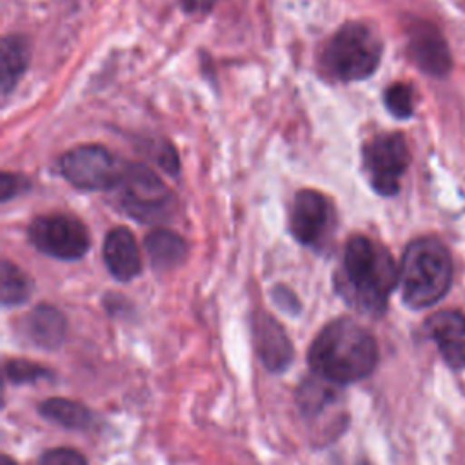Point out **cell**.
<instances>
[{"instance_id": "5b68a950", "label": "cell", "mask_w": 465, "mask_h": 465, "mask_svg": "<svg viewBox=\"0 0 465 465\" xmlns=\"http://www.w3.org/2000/svg\"><path fill=\"white\" fill-rule=\"evenodd\" d=\"M111 191L114 193V203L140 222H162L173 211L171 191L151 169L138 163L122 167Z\"/></svg>"}, {"instance_id": "4316f807", "label": "cell", "mask_w": 465, "mask_h": 465, "mask_svg": "<svg viewBox=\"0 0 465 465\" xmlns=\"http://www.w3.org/2000/svg\"><path fill=\"white\" fill-rule=\"evenodd\" d=\"M358 465H372V463H371V461H367V460H361Z\"/></svg>"}, {"instance_id": "ba28073f", "label": "cell", "mask_w": 465, "mask_h": 465, "mask_svg": "<svg viewBox=\"0 0 465 465\" xmlns=\"http://www.w3.org/2000/svg\"><path fill=\"white\" fill-rule=\"evenodd\" d=\"M58 165L62 176L84 191L113 189L122 173L116 158L105 147L94 143L69 149L62 154Z\"/></svg>"}, {"instance_id": "e0dca14e", "label": "cell", "mask_w": 465, "mask_h": 465, "mask_svg": "<svg viewBox=\"0 0 465 465\" xmlns=\"http://www.w3.org/2000/svg\"><path fill=\"white\" fill-rule=\"evenodd\" d=\"M29 62V47L25 38L9 35L2 40V93L9 94Z\"/></svg>"}, {"instance_id": "9c48e42d", "label": "cell", "mask_w": 465, "mask_h": 465, "mask_svg": "<svg viewBox=\"0 0 465 465\" xmlns=\"http://www.w3.org/2000/svg\"><path fill=\"white\" fill-rule=\"evenodd\" d=\"M289 223L292 236L300 243L318 247L332 225V209L329 200L312 189L300 191L292 200Z\"/></svg>"}, {"instance_id": "5bb4252c", "label": "cell", "mask_w": 465, "mask_h": 465, "mask_svg": "<svg viewBox=\"0 0 465 465\" xmlns=\"http://www.w3.org/2000/svg\"><path fill=\"white\" fill-rule=\"evenodd\" d=\"M22 329L31 343L53 351L62 345L67 323L64 314L56 307L40 303L29 314L24 316Z\"/></svg>"}, {"instance_id": "7c38bea8", "label": "cell", "mask_w": 465, "mask_h": 465, "mask_svg": "<svg viewBox=\"0 0 465 465\" xmlns=\"http://www.w3.org/2000/svg\"><path fill=\"white\" fill-rule=\"evenodd\" d=\"M252 338L256 352L267 371L282 372L289 367L294 358L292 343L283 327L271 314L260 311L252 316Z\"/></svg>"}, {"instance_id": "2e32d148", "label": "cell", "mask_w": 465, "mask_h": 465, "mask_svg": "<svg viewBox=\"0 0 465 465\" xmlns=\"http://www.w3.org/2000/svg\"><path fill=\"white\" fill-rule=\"evenodd\" d=\"M38 412L67 429H87L93 423V414L87 407L67 398H49L40 401Z\"/></svg>"}, {"instance_id": "ac0fdd59", "label": "cell", "mask_w": 465, "mask_h": 465, "mask_svg": "<svg viewBox=\"0 0 465 465\" xmlns=\"http://www.w3.org/2000/svg\"><path fill=\"white\" fill-rule=\"evenodd\" d=\"M336 387L338 385L329 383L318 378L316 374L314 378L303 380L296 394L300 411L305 416H318L320 412H323L325 407H329L336 400Z\"/></svg>"}, {"instance_id": "8992f818", "label": "cell", "mask_w": 465, "mask_h": 465, "mask_svg": "<svg viewBox=\"0 0 465 465\" xmlns=\"http://www.w3.org/2000/svg\"><path fill=\"white\" fill-rule=\"evenodd\" d=\"M411 162L409 147L400 133H385L363 145V167L369 182L381 196H394Z\"/></svg>"}, {"instance_id": "9a60e30c", "label": "cell", "mask_w": 465, "mask_h": 465, "mask_svg": "<svg viewBox=\"0 0 465 465\" xmlns=\"http://www.w3.org/2000/svg\"><path fill=\"white\" fill-rule=\"evenodd\" d=\"M145 251L149 254L151 265L156 271L174 269L183 262L187 245L185 242L169 229H154L145 236Z\"/></svg>"}, {"instance_id": "8fae6325", "label": "cell", "mask_w": 465, "mask_h": 465, "mask_svg": "<svg viewBox=\"0 0 465 465\" xmlns=\"http://www.w3.org/2000/svg\"><path fill=\"white\" fill-rule=\"evenodd\" d=\"M425 332L449 367H465V316L460 311L443 309L430 314L425 320Z\"/></svg>"}, {"instance_id": "277c9868", "label": "cell", "mask_w": 465, "mask_h": 465, "mask_svg": "<svg viewBox=\"0 0 465 465\" xmlns=\"http://www.w3.org/2000/svg\"><path fill=\"white\" fill-rule=\"evenodd\" d=\"M378 33L363 22H347L320 53L322 73L336 82H356L371 76L381 58Z\"/></svg>"}, {"instance_id": "3957f363", "label": "cell", "mask_w": 465, "mask_h": 465, "mask_svg": "<svg viewBox=\"0 0 465 465\" xmlns=\"http://www.w3.org/2000/svg\"><path fill=\"white\" fill-rule=\"evenodd\" d=\"M452 282V258L447 245L423 236L412 240L398 267V285L401 300L411 309H425L440 302Z\"/></svg>"}, {"instance_id": "ffe728a7", "label": "cell", "mask_w": 465, "mask_h": 465, "mask_svg": "<svg viewBox=\"0 0 465 465\" xmlns=\"http://www.w3.org/2000/svg\"><path fill=\"white\" fill-rule=\"evenodd\" d=\"M383 102L396 118H409L414 111L412 89L403 82H396L385 89Z\"/></svg>"}, {"instance_id": "52a82bcc", "label": "cell", "mask_w": 465, "mask_h": 465, "mask_svg": "<svg viewBox=\"0 0 465 465\" xmlns=\"http://www.w3.org/2000/svg\"><path fill=\"white\" fill-rule=\"evenodd\" d=\"M27 234L40 252L58 260H78L89 249L87 229L69 214H42L31 222Z\"/></svg>"}, {"instance_id": "cb8c5ba5", "label": "cell", "mask_w": 465, "mask_h": 465, "mask_svg": "<svg viewBox=\"0 0 465 465\" xmlns=\"http://www.w3.org/2000/svg\"><path fill=\"white\" fill-rule=\"evenodd\" d=\"M274 292H278L280 296H283V300H276L280 307H283L287 312H298L300 311V303L296 302V298L292 296V292L289 289H283V287H278L274 289Z\"/></svg>"}, {"instance_id": "484cf974", "label": "cell", "mask_w": 465, "mask_h": 465, "mask_svg": "<svg viewBox=\"0 0 465 465\" xmlns=\"http://www.w3.org/2000/svg\"><path fill=\"white\" fill-rule=\"evenodd\" d=\"M0 465H16V461H15V460H11L7 454H2V458H0Z\"/></svg>"}, {"instance_id": "6da1fadb", "label": "cell", "mask_w": 465, "mask_h": 465, "mask_svg": "<svg viewBox=\"0 0 465 465\" xmlns=\"http://www.w3.org/2000/svg\"><path fill=\"white\" fill-rule=\"evenodd\" d=\"M398 283V267L389 251L367 236H352L334 276L336 292L356 311L380 316Z\"/></svg>"}, {"instance_id": "7402d4cb", "label": "cell", "mask_w": 465, "mask_h": 465, "mask_svg": "<svg viewBox=\"0 0 465 465\" xmlns=\"http://www.w3.org/2000/svg\"><path fill=\"white\" fill-rule=\"evenodd\" d=\"M36 465H87V460L76 449L58 447V449L45 450L38 458Z\"/></svg>"}, {"instance_id": "d6986e66", "label": "cell", "mask_w": 465, "mask_h": 465, "mask_svg": "<svg viewBox=\"0 0 465 465\" xmlns=\"http://www.w3.org/2000/svg\"><path fill=\"white\" fill-rule=\"evenodd\" d=\"M33 283L29 276L15 263L2 262V303L5 307L20 305L31 296Z\"/></svg>"}, {"instance_id": "d4e9b609", "label": "cell", "mask_w": 465, "mask_h": 465, "mask_svg": "<svg viewBox=\"0 0 465 465\" xmlns=\"http://www.w3.org/2000/svg\"><path fill=\"white\" fill-rule=\"evenodd\" d=\"M216 0H182L185 11H205L214 5Z\"/></svg>"}, {"instance_id": "30bf717a", "label": "cell", "mask_w": 465, "mask_h": 465, "mask_svg": "<svg viewBox=\"0 0 465 465\" xmlns=\"http://www.w3.org/2000/svg\"><path fill=\"white\" fill-rule=\"evenodd\" d=\"M407 51L411 60L430 76H445L452 60L449 45L440 29L425 20L412 22L407 31Z\"/></svg>"}, {"instance_id": "7a4b0ae2", "label": "cell", "mask_w": 465, "mask_h": 465, "mask_svg": "<svg viewBox=\"0 0 465 465\" xmlns=\"http://www.w3.org/2000/svg\"><path fill=\"white\" fill-rule=\"evenodd\" d=\"M378 363L374 336L351 318L329 322L309 349L311 371L334 385H349L367 378Z\"/></svg>"}, {"instance_id": "4fadbf2b", "label": "cell", "mask_w": 465, "mask_h": 465, "mask_svg": "<svg viewBox=\"0 0 465 465\" xmlns=\"http://www.w3.org/2000/svg\"><path fill=\"white\" fill-rule=\"evenodd\" d=\"M104 262L109 272L120 282H129L140 274L142 271L140 249L131 231L118 227L105 236Z\"/></svg>"}, {"instance_id": "603a6c76", "label": "cell", "mask_w": 465, "mask_h": 465, "mask_svg": "<svg viewBox=\"0 0 465 465\" xmlns=\"http://www.w3.org/2000/svg\"><path fill=\"white\" fill-rule=\"evenodd\" d=\"M25 185H27V182L22 180L20 176L4 173V174H2V180H0V196H2V200L7 202L9 198L16 196L20 191L25 189Z\"/></svg>"}, {"instance_id": "44dd1931", "label": "cell", "mask_w": 465, "mask_h": 465, "mask_svg": "<svg viewBox=\"0 0 465 465\" xmlns=\"http://www.w3.org/2000/svg\"><path fill=\"white\" fill-rule=\"evenodd\" d=\"M5 376L11 383H31L36 380H44L47 376H53V372L35 361L27 360H9L5 363Z\"/></svg>"}]
</instances>
